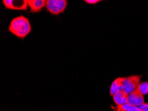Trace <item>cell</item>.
I'll return each mask as SVG.
<instances>
[{"label":"cell","instance_id":"cell-1","mask_svg":"<svg viewBox=\"0 0 148 111\" xmlns=\"http://www.w3.org/2000/svg\"><path fill=\"white\" fill-rule=\"evenodd\" d=\"M8 30L16 37L24 39L31 31L29 20L23 15L14 17L10 23Z\"/></svg>","mask_w":148,"mask_h":111},{"label":"cell","instance_id":"cell-2","mask_svg":"<svg viewBox=\"0 0 148 111\" xmlns=\"http://www.w3.org/2000/svg\"><path fill=\"white\" fill-rule=\"evenodd\" d=\"M142 78L141 75H132L123 77L122 89L125 93L130 94L138 88Z\"/></svg>","mask_w":148,"mask_h":111},{"label":"cell","instance_id":"cell-3","mask_svg":"<svg viewBox=\"0 0 148 111\" xmlns=\"http://www.w3.org/2000/svg\"><path fill=\"white\" fill-rule=\"evenodd\" d=\"M67 6V1L66 0H47V10L51 14L58 15L63 13Z\"/></svg>","mask_w":148,"mask_h":111},{"label":"cell","instance_id":"cell-4","mask_svg":"<svg viewBox=\"0 0 148 111\" xmlns=\"http://www.w3.org/2000/svg\"><path fill=\"white\" fill-rule=\"evenodd\" d=\"M7 9L13 10H27V0H3L2 1Z\"/></svg>","mask_w":148,"mask_h":111},{"label":"cell","instance_id":"cell-5","mask_svg":"<svg viewBox=\"0 0 148 111\" xmlns=\"http://www.w3.org/2000/svg\"><path fill=\"white\" fill-rule=\"evenodd\" d=\"M144 95L141 93L138 89L128 94L127 104L134 106H138L144 103Z\"/></svg>","mask_w":148,"mask_h":111},{"label":"cell","instance_id":"cell-6","mask_svg":"<svg viewBox=\"0 0 148 111\" xmlns=\"http://www.w3.org/2000/svg\"><path fill=\"white\" fill-rule=\"evenodd\" d=\"M28 7L32 13H37L41 11L45 7H46L45 0H27Z\"/></svg>","mask_w":148,"mask_h":111},{"label":"cell","instance_id":"cell-7","mask_svg":"<svg viewBox=\"0 0 148 111\" xmlns=\"http://www.w3.org/2000/svg\"><path fill=\"white\" fill-rule=\"evenodd\" d=\"M113 100L116 106L127 104L128 101V94L123 91L118 92L113 96Z\"/></svg>","mask_w":148,"mask_h":111},{"label":"cell","instance_id":"cell-8","mask_svg":"<svg viewBox=\"0 0 148 111\" xmlns=\"http://www.w3.org/2000/svg\"><path fill=\"white\" fill-rule=\"evenodd\" d=\"M122 80L123 77H118L114 81L110 89V94L111 96L113 97L117 92L122 91Z\"/></svg>","mask_w":148,"mask_h":111},{"label":"cell","instance_id":"cell-9","mask_svg":"<svg viewBox=\"0 0 148 111\" xmlns=\"http://www.w3.org/2000/svg\"><path fill=\"white\" fill-rule=\"evenodd\" d=\"M116 111H140L138 106H134L129 104L116 106Z\"/></svg>","mask_w":148,"mask_h":111},{"label":"cell","instance_id":"cell-10","mask_svg":"<svg viewBox=\"0 0 148 111\" xmlns=\"http://www.w3.org/2000/svg\"><path fill=\"white\" fill-rule=\"evenodd\" d=\"M138 90H140L142 94H148V82H143L140 83L138 86Z\"/></svg>","mask_w":148,"mask_h":111},{"label":"cell","instance_id":"cell-11","mask_svg":"<svg viewBox=\"0 0 148 111\" xmlns=\"http://www.w3.org/2000/svg\"><path fill=\"white\" fill-rule=\"evenodd\" d=\"M140 111H148V103H143L138 106Z\"/></svg>","mask_w":148,"mask_h":111},{"label":"cell","instance_id":"cell-12","mask_svg":"<svg viewBox=\"0 0 148 111\" xmlns=\"http://www.w3.org/2000/svg\"><path fill=\"white\" fill-rule=\"evenodd\" d=\"M84 1L89 4H95L98 3V2H100L99 0H85Z\"/></svg>","mask_w":148,"mask_h":111}]
</instances>
